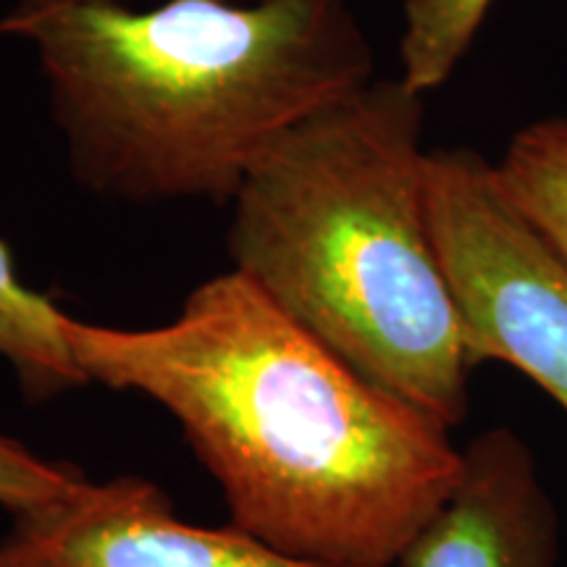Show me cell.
Here are the masks:
<instances>
[{"label": "cell", "instance_id": "obj_1", "mask_svg": "<svg viewBox=\"0 0 567 567\" xmlns=\"http://www.w3.org/2000/svg\"><path fill=\"white\" fill-rule=\"evenodd\" d=\"M90 384L179 423L231 526L329 567H394L457 484L446 425L368 381L245 274L210 276L174 321L113 329L63 316Z\"/></svg>", "mask_w": 567, "mask_h": 567}, {"label": "cell", "instance_id": "obj_2", "mask_svg": "<svg viewBox=\"0 0 567 567\" xmlns=\"http://www.w3.org/2000/svg\"><path fill=\"white\" fill-rule=\"evenodd\" d=\"M74 182L122 203H231L289 130L375 80L350 0H21Z\"/></svg>", "mask_w": 567, "mask_h": 567}, {"label": "cell", "instance_id": "obj_3", "mask_svg": "<svg viewBox=\"0 0 567 567\" xmlns=\"http://www.w3.org/2000/svg\"><path fill=\"white\" fill-rule=\"evenodd\" d=\"M423 97L373 80L289 130L229 203L226 247L354 371L455 429L476 363L431 234Z\"/></svg>", "mask_w": 567, "mask_h": 567}, {"label": "cell", "instance_id": "obj_4", "mask_svg": "<svg viewBox=\"0 0 567 567\" xmlns=\"http://www.w3.org/2000/svg\"><path fill=\"white\" fill-rule=\"evenodd\" d=\"M425 200L473 363L528 375L567 413V260L471 147H434Z\"/></svg>", "mask_w": 567, "mask_h": 567}, {"label": "cell", "instance_id": "obj_5", "mask_svg": "<svg viewBox=\"0 0 567 567\" xmlns=\"http://www.w3.org/2000/svg\"><path fill=\"white\" fill-rule=\"evenodd\" d=\"M0 567H329L268 547L237 526L176 517L153 481H84L53 505L11 515Z\"/></svg>", "mask_w": 567, "mask_h": 567}, {"label": "cell", "instance_id": "obj_6", "mask_svg": "<svg viewBox=\"0 0 567 567\" xmlns=\"http://www.w3.org/2000/svg\"><path fill=\"white\" fill-rule=\"evenodd\" d=\"M559 515L534 450L509 425L463 446L457 484L394 567H557Z\"/></svg>", "mask_w": 567, "mask_h": 567}, {"label": "cell", "instance_id": "obj_7", "mask_svg": "<svg viewBox=\"0 0 567 567\" xmlns=\"http://www.w3.org/2000/svg\"><path fill=\"white\" fill-rule=\"evenodd\" d=\"M63 316L51 297L19 279L11 250L0 243V358L27 402H48L90 384L63 334Z\"/></svg>", "mask_w": 567, "mask_h": 567}, {"label": "cell", "instance_id": "obj_8", "mask_svg": "<svg viewBox=\"0 0 567 567\" xmlns=\"http://www.w3.org/2000/svg\"><path fill=\"white\" fill-rule=\"evenodd\" d=\"M496 172L513 203L567 260V116L517 130Z\"/></svg>", "mask_w": 567, "mask_h": 567}, {"label": "cell", "instance_id": "obj_9", "mask_svg": "<svg viewBox=\"0 0 567 567\" xmlns=\"http://www.w3.org/2000/svg\"><path fill=\"white\" fill-rule=\"evenodd\" d=\"M494 0H405L402 3L400 80L429 95L471 53Z\"/></svg>", "mask_w": 567, "mask_h": 567}, {"label": "cell", "instance_id": "obj_10", "mask_svg": "<svg viewBox=\"0 0 567 567\" xmlns=\"http://www.w3.org/2000/svg\"><path fill=\"white\" fill-rule=\"evenodd\" d=\"M84 481L76 465L40 457L19 439L0 434V507L11 515L61 502Z\"/></svg>", "mask_w": 567, "mask_h": 567}]
</instances>
